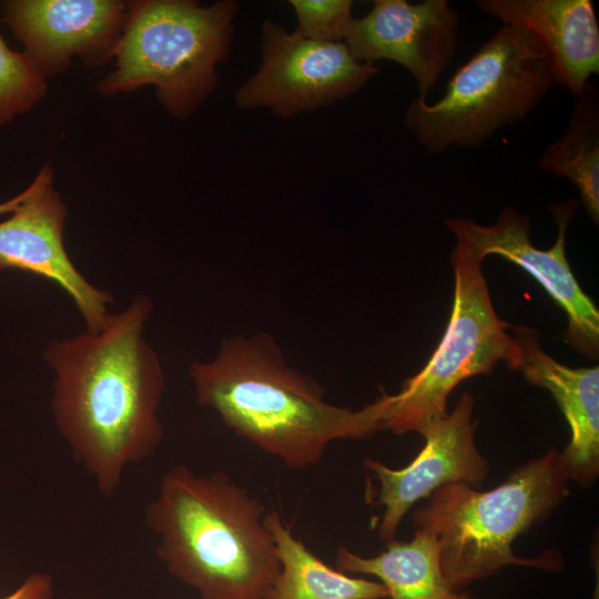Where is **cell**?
Wrapping results in <instances>:
<instances>
[{
    "mask_svg": "<svg viewBox=\"0 0 599 599\" xmlns=\"http://www.w3.org/2000/svg\"><path fill=\"white\" fill-rule=\"evenodd\" d=\"M152 311V300L138 295L98 332L51 341L43 352L54 373L55 426L104 497L115 494L125 467L152 456L163 438L164 375L143 337Z\"/></svg>",
    "mask_w": 599,
    "mask_h": 599,
    "instance_id": "obj_1",
    "label": "cell"
},
{
    "mask_svg": "<svg viewBox=\"0 0 599 599\" xmlns=\"http://www.w3.org/2000/svg\"><path fill=\"white\" fill-rule=\"evenodd\" d=\"M196 400L236 435L293 470L316 465L337 439H364L385 430L392 395L359 409L325 400L323 387L291 367L267 333L222 341L207 362L189 368Z\"/></svg>",
    "mask_w": 599,
    "mask_h": 599,
    "instance_id": "obj_2",
    "label": "cell"
},
{
    "mask_svg": "<svg viewBox=\"0 0 599 599\" xmlns=\"http://www.w3.org/2000/svg\"><path fill=\"white\" fill-rule=\"evenodd\" d=\"M262 502L223 471L167 469L145 508L167 571L202 599H265L280 571Z\"/></svg>",
    "mask_w": 599,
    "mask_h": 599,
    "instance_id": "obj_3",
    "label": "cell"
},
{
    "mask_svg": "<svg viewBox=\"0 0 599 599\" xmlns=\"http://www.w3.org/2000/svg\"><path fill=\"white\" fill-rule=\"evenodd\" d=\"M561 451L551 448L515 468L500 485L481 491L465 481L437 488L413 520L438 544L440 567L456 590L518 565L558 571V550L532 558L512 551L516 538L545 522L570 494Z\"/></svg>",
    "mask_w": 599,
    "mask_h": 599,
    "instance_id": "obj_4",
    "label": "cell"
},
{
    "mask_svg": "<svg viewBox=\"0 0 599 599\" xmlns=\"http://www.w3.org/2000/svg\"><path fill=\"white\" fill-rule=\"evenodd\" d=\"M238 8L234 0L129 1L114 69L98 91L115 95L153 85L170 114L189 118L217 87L216 68L230 53Z\"/></svg>",
    "mask_w": 599,
    "mask_h": 599,
    "instance_id": "obj_5",
    "label": "cell"
},
{
    "mask_svg": "<svg viewBox=\"0 0 599 599\" xmlns=\"http://www.w3.org/2000/svg\"><path fill=\"white\" fill-rule=\"evenodd\" d=\"M557 83L541 40L502 26L460 65L434 103L419 97L404 115L406 129L429 155L473 149L524 120Z\"/></svg>",
    "mask_w": 599,
    "mask_h": 599,
    "instance_id": "obj_6",
    "label": "cell"
},
{
    "mask_svg": "<svg viewBox=\"0 0 599 599\" xmlns=\"http://www.w3.org/2000/svg\"><path fill=\"white\" fill-rule=\"evenodd\" d=\"M483 258L456 241L450 255L454 303L446 331L426 365L392 395L385 429L396 435L422 433L447 415L449 394L465 379L489 374L507 363L515 369L519 346L491 302Z\"/></svg>",
    "mask_w": 599,
    "mask_h": 599,
    "instance_id": "obj_7",
    "label": "cell"
},
{
    "mask_svg": "<svg viewBox=\"0 0 599 599\" xmlns=\"http://www.w3.org/2000/svg\"><path fill=\"white\" fill-rule=\"evenodd\" d=\"M261 64L235 92L242 110L267 108L290 119L361 91L378 68L357 61L344 42H319L272 20L262 23Z\"/></svg>",
    "mask_w": 599,
    "mask_h": 599,
    "instance_id": "obj_8",
    "label": "cell"
},
{
    "mask_svg": "<svg viewBox=\"0 0 599 599\" xmlns=\"http://www.w3.org/2000/svg\"><path fill=\"white\" fill-rule=\"evenodd\" d=\"M579 200L550 205L557 225V237L548 250L538 248L530 238L529 219L506 207L491 225H481L465 217L444 221L456 241L469 246L483 260L500 256L524 268L565 312L564 338L576 352L597 358L599 354V311L575 277L566 255L568 226Z\"/></svg>",
    "mask_w": 599,
    "mask_h": 599,
    "instance_id": "obj_9",
    "label": "cell"
},
{
    "mask_svg": "<svg viewBox=\"0 0 599 599\" xmlns=\"http://www.w3.org/2000/svg\"><path fill=\"white\" fill-rule=\"evenodd\" d=\"M7 213L11 215L0 222V270H21L55 283L74 302L87 331L101 329L113 298L80 273L65 250L68 209L54 189L51 165L7 202Z\"/></svg>",
    "mask_w": 599,
    "mask_h": 599,
    "instance_id": "obj_10",
    "label": "cell"
},
{
    "mask_svg": "<svg viewBox=\"0 0 599 599\" xmlns=\"http://www.w3.org/2000/svg\"><path fill=\"white\" fill-rule=\"evenodd\" d=\"M129 2L119 0H8L3 22L44 78L67 70L74 58L97 68L114 57Z\"/></svg>",
    "mask_w": 599,
    "mask_h": 599,
    "instance_id": "obj_11",
    "label": "cell"
},
{
    "mask_svg": "<svg viewBox=\"0 0 599 599\" xmlns=\"http://www.w3.org/2000/svg\"><path fill=\"white\" fill-rule=\"evenodd\" d=\"M458 29L459 14L447 0H375L367 14L354 18L344 43L359 62L404 67L427 100L455 57Z\"/></svg>",
    "mask_w": 599,
    "mask_h": 599,
    "instance_id": "obj_12",
    "label": "cell"
},
{
    "mask_svg": "<svg viewBox=\"0 0 599 599\" xmlns=\"http://www.w3.org/2000/svg\"><path fill=\"white\" fill-rule=\"evenodd\" d=\"M474 407V397L464 393L453 412L420 433L425 445L406 467L394 469L378 460L365 461L379 483L377 500L385 508L377 528L382 540L395 539L409 508L443 485L465 481L478 488L484 484L489 463L476 446L478 420L473 419Z\"/></svg>",
    "mask_w": 599,
    "mask_h": 599,
    "instance_id": "obj_13",
    "label": "cell"
},
{
    "mask_svg": "<svg viewBox=\"0 0 599 599\" xmlns=\"http://www.w3.org/2000/svg\"><path fill=\"white\" fill-rule=\"evenodd\" d=\"M510 328L520 353L514 370L547 389L569 426L570 441L561 451L568 479L591 487L599 475V367L566 366L544 351L536 329Z\"/></svg>",
    "mask_w": 599,
    "mask_h": 599,
    "instance_id": "obj_14",
    "label": "cell"
},
{
    "mask_svg": "<svg viewBox=\"0 0 599 599\" xmlns=\"http://www.w3.org/2000/svg\"><path fill=\"white\" fill-rule=\"evenodd\" d=\"M502 26L535 33L554 63L557 84L579 97L599 73V23L591 0H477Z\"/></svg>",
    "mask_w": 599,
    "mask_h": 599,
    "instance_id": "obj_15",
    "label": "cell"
},
{
    "mask_svg": "<svg viewBox=\"0 0 599 599\" xmlns=\"http://www.w3.org/2000/svg\"><path fill=\"white\" fill-rule=\"evenodd\" d=\"M336 567L345 573L377 577L389 599H474L447 582L437 540L423 529H417L410 541H388L386 549L374 557H362L339 547Z\"/></svg>",
    "mask_w": 599,
    "mask_h": 599,
    "instance_id": "obj_16",
    "label": "cell"
},
{
    "mask_svg": "<svg viewBox=\"0 0 599 599\" xmlns=\"http://www.w3.org/2000/svg\"><path fill=\"white\" fill-rule=\"evenodd\" d=\"M280 559V571L265 599H384L382 582L334 569L297 539L276 510L264 515Z\"/></svg>",
    "mask_w": 599,
    "mask_h": 599,
    "instance_id": "obj_17",
    "label": "cell"
},
{
    "mask_svg": "<svg viewBox=\"0 0 599 599\" xmlns=\"http://www.w3.org/2000/svg\"><path fill=\"white\" fill-rule=\"evenodd\" d=\"M539 167L571 182L591 219L599 223V99L589 82L576 98L562 135L548 144L538 160Z\"/></svg>",
    "mask_w": 599,
    "mask_h": 599,
    "instance_id": "obj_18",
    "label": "cell"
},
{
    "mask_svg": "<svg viewBox=\"0 0 599 599\" xmlns=\"http://www.w3.org/2000/svg\"><path fill=\"white\" fill-rule=\"evenodd\" d=\"M47 90L45 79L26 53L11 50L0 33V125L32 110Z\"/></svg>",
    "mask_w": 599,
    "mask_h": 599,
    "instance_id": "obj_19",
    "label": "cell"
},
{
    "mask_svg": "<svg viewBox=\"0 0 599 599\" xmlns=\"http://www.w3.org/2000/svg\"><path fill=\"white\" fill-rule=\"evenodd\" d=\"M296 31L319 42H344L354 20L352 0H291Z\"/></svg>",
    "mask_w": 599,
    "mask_h": 599,
    "instance_id": "obj_20",
    "label": "cell"
},
{
    "mask_svg": "<svg viewBox=\"0 0 599 599\" xmlns=\"http://www.w3.org/2000/svg\"><path fill=\"white\" fill-rule=\"evenodd\" d=\"M52 595V577L43 572H33L13 592L0 599H51Z\"/></svg>",
    "mask_w": 599,
    "mask_h": 599,
    "instance_id": "obj_21",
    "label": "cell"
}]
</instances>
